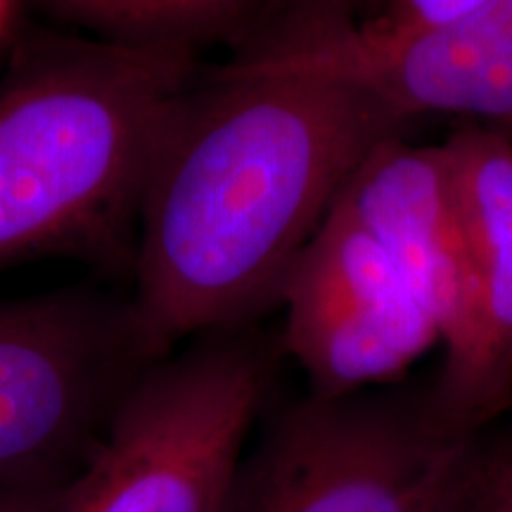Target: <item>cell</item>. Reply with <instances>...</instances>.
<instances>
[{"label": "cell", "instance_id": "7", "mask_svg": "<svg viewBox=\"0 0 512 512\" xmlns=\"http://www.w3.org/2000/svg\"><path fill=\"white\" fill-rule=\"evenodd\" d=\"M273 60L347 81L401 121L460 117L512 124V0H482L434 27L384 34L330 27L264 50Z\"/></svg>", "mask_w": 512, "mask_h": 512}, {"label": "cell", "instance_id": "1", "mask_svg": "<svg viewBox=\"0 0 512 512\" xmlns=\"http://www.w3.org/2000/svg\"><path fill=\"white\" fill-rule=\"evenodd\" d=\"M401 121L373 95L264 50L192 83L140 204L131 297L157 349L278 304L292 261Z\"/></svg>", "mask_w": 512, "mask_h": 512}, {"label": "cell", "instance_id": "13", "mask_svg": "<svg viewBox=\"0 0 512 512\" xmlns=\"http://www.w3.org/2000/svg\"><path fill=\"white\" fill-rule=\"evenodd\" d=\"M62 489H0V512H55Z\"/></svg>", "mask_w": 512, "mask_h": 512}, {"label": "cell", "instance_id": "9", "mask_svg": "<svg viewBox=\"0 0 512 512\" xmlns=\"http://www.w3.org/2000/svg\"><path fill=\"white\" fill-rule=\"evenodd\" d=\"M339 202L437 320L444 351L453 347L470 309V261L444 143L384 140L358 166Z\"/></svg>", "mask_w": 512, "mask_h": 512}, {"label": "cell", "instance_id": "15", "mask_svg": "<svg viewBox=\"0 0 512 512\" xmlns=\"http://www.w3.org/2000/svg\"><path fill=\"white\" fill-rule=\"evenodd\" d=\"M472 512H491V510H486V508H484V505H482V498H479L477 508H475V510H472Z\"/></svg>", "mask_w": 512, "mask_h": 512}, {"label": "cell", "instance_id": "16", "mask_svg": "<svg viewBox=\"0 0 512 512\" xmlns=\"http://www.w3.org/2000/svg\"><path fill=\"white\" fill-rule=\"evenodd\" d=\"M510 406H512V403H510Z\"/></svg>", "mask_w": 512, "mask_h": 512}, {"label": "cell", "instance_id": "14", "mask_svg": "<svg viewBox=\"0 0 512 512\" xmlns=\"http://www.w3.org/2000/svg\"><path fill=\"white\" fill-rule=\"evenodd\" d=\"M5 19H8V0H0V31L5 27Z\"/></svg>", "mask_w": 512, "mask_h": 512}, {"label": "cell", "instance_id": "11", "mask_svg": "<svg viewBox=\"0 0 512 512\" xmlns=\"http://www.w3.org/2000/svg\"><path fill=\"white\" fill-rule=\"evenodd\" d=\"M479 3L482 0H382V12L366 24L384 34H403L448 22Z\"/></svg>", "mask_w": 512, "mask_h": 512}, {"label": "cell", "instance_id": "2", "mask_svg": "<svg viewBox=\"0 0 512 512\" xmlns=\"http://www.w3.org/2000/svg\"><path fill=\"white\" fill-rule=\"evenodd\" d=\"M197 79L192 50L43 34L0 76V271L131 259L152 166Z\"/></svg>", "mask_w": 512, "mask_h": 512}, {"label": "cell", "instance_id": "6", "mask_svg": "<svg viewBox=\"0 0 512 512\" xmlns=\"http://www.w3.org/2000/svg\"><path fill=\"white\" fill-rule=\"evenodd\" d=\"M278 304L283 344L313 394L392 384L439 344L437 320L339 200L292 261Z\"/></svg>", "mask_w": 512, "mask_h": 512}, {"label": "cell", "instance_id": "5", "mask_svg": "<svg viewBox=\"0 0 512 512\" xmlns=\"http://www.w3.org/2000/svg\"><path fill=\"white\" fill-rule=\"evenodd\" d=\"M164 356L131 299L93 287L0 299V489H64Z\"/></svg>", "mask_w": 512, "mask_h": 512}, {"label": "cell", "instance_id": "12", "mask_svg": "<svg viewBox=\"0 0 512 512\" xmlns=\"http://www.w3.org/2000/svg\"><path fill=\"white\" fill-rule=\"evenodd\" d=\"M482 505L491 512H512V441L505 446H494Z\"/></svg>", "mask_w": 512, "mask_h": 512}, {"label": "cell", "instance_id": "4", "mask_svg": "<svg viewBox=\"0 0 512 512\" xmlns=\"http://www.w3.org/2000/svg\"><path fill=\"white\" fill-rule=\"evenodd\" d=\"M266 392L238 330L195 337L128 389L55 512H221Z\"/></svg>", "mask_w": 512, "mask_h": 512}, {"label": "cell", "instance_id": "10", "mask_svg": "<svg viewBox=\"0 0 512 512\" xmlns=\"http://www.w3.org/2000/svg\"><path fill=\"white\" fill-rule=\"evenodd\" d=\"M95 38L195 50L235 24L256 0H43Z\"/></svg>", "mask_w": 512, "mask_h": 512}, {"label": "cell", "instance_id": "3", "mask_svg": "<svg viewBox=\"0 0 512 512\" xmlns=\"http://www.w3.org/2000/svg\"><path fill=\"white\" fill-rule=\"evenodd\" d=\"M491 453L434 389L311 392L249 439L221 512H472Z\"/></svg>", "mask_w": 512, "mask_h": 512}, {"label": "cell", "instance_id": "8", "mask_svg": "<svg viewBox=\"0 0 512 512\" xmlns=\"http://www.w3.org/2000/svg\"><path fill=\"white\" fill-rule=\"evenodd\" d=\"M470 261V309L444 351L434 396L448 418L482 427L512 403V140L467 124L444 140Z\"/></svg>", "mask_w": 512, "mask_h": 512}]
</instances>
